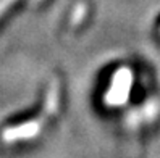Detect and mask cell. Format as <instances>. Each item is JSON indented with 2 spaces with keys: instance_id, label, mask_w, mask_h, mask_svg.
I'll list each match as a JSON object with an SVG mask.
<instances>
[{
  "instance_id": "cell-2",
  "label": "cell",
  "mask_w": 160,
  "mask_h": 158,
  "mask_svg": "<svg viewBox=\"0 0 160 158\" xmlns=\"http://www.w3.org/2000/svg\"><path fill=\"white\" fill-rule=\"evenodd\" d=\"M47 121H49V119L41 115V116L31 119V121H26V123H21V124L7 127V129H3V132H2V141L7 142V144H13L16 141L32 139V137L41 134L42 127H44V124Z\"/></svg>"
},
{
  "instance_id": "cell-1",
  "label": "cell",
  "mask_w": 160,
  "mask_h": 158,
  "mask_svg": "<svg viewBox=\"0 0 160 158\" xmlns=\"http://www.w3.org/2000/svg\"><path fill=\"white\" fill-rule=\"evenodd\" d=\"M131 86H133V73H131V69L126 66L118 68L117 73L113 74V78H112L110 87L107 90L105 97H103L105 103L108 107L125 105L129 98Z\"/></svg>"
},
{
  "instance_id": "cell-3",
  "label": "cell",
  "mask_w": 160,
  "mask_h": 158,
  "mask_svg": "<svg viewBox=\"0 0 160 158\" xmlns=\"http://www.w3.org/2000/svg\"><path fill=\"white\" fill-rule=\"evenodd\" d=\"M58 102H60V82L58 79H52L49 89L45 94V100H44V108H42V116L44 118H52L55 115V111L58 108Z\"/></svg>"
},
{
  "instance_id": "cell-4",
  "label": "cell",
  "mask_w": 160,
  "mask_h": 158,
  "mask_svg": "<svg viewBox=\"0 0 160 158\" xmlns=\"http://www.w3.org/2000/svg\"><path fill=\"white\" fill-rule=\"evenodd\" d=\"M84 15H86V5L84 3H78L76 8L73 10V16H71V26H78L81 21Z\"/></svg>"
},
{
  "instance_id": "cell-5",
  "label": "cell",
  "mask_w": 160,
  "mask_h": 158,
  "mask_svg": "<svg viewBox=\"0 0 160 158\" xmlns=\"http://www.w3.org/2000/svg\"><path fill=\"white\" fill-rule=\"evenodd\" d=\"M15 2H16V0H0V16H2Z\"/></svg>"
},
{
  "instance_id": "cell-6",
  "label": "cell",
  "mask_w": 160,
  "mask_h": 158,
  "mask_svg": "<svg viewBox=\"0 0 160 158\" xmlns=\"http://www.w3.org/2000/svg\"><path fill=\"white\" fill-rule=\"evenodd\" d=\"M31 2H32V3H36V2H39V0H31Z\"/></svg>"
}]
</instances>
